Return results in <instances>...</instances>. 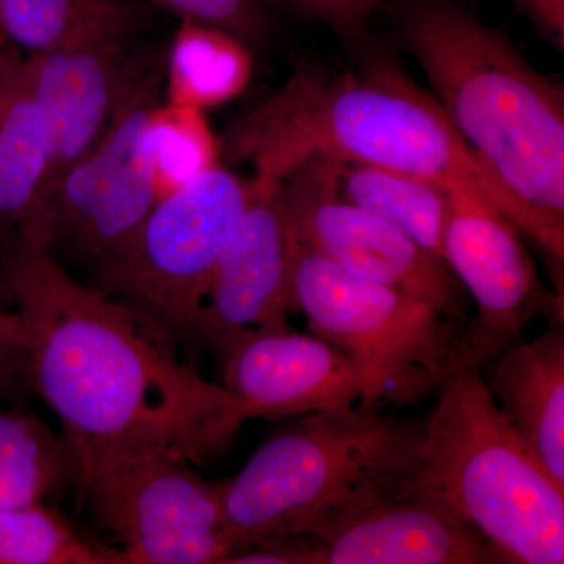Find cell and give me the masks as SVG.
<instances>
[{
    "label": "cell",
    "instance_id": "1",
    "mask_svg": "<svg viewBox=\"0 0 564 564\" xmlns=\"http://www.w3.org/2000/svg\"><path fill=\"white\" fill-rule=\"evenodd\" d=\"M0 281L28 329L33 392L57 415L79 477L148 455L204 466L248 421L231 391L182 361L173 333L74 280L40 232L0 245Z\"/></svg>",
    "mask_w": 564,
    "mask_h": 564
},
{
    "label": "cell",
    "instance_id": "2",
    "mask_svg": "<svg viewBox=\"0 0 564 564\" xmlns=\"http://www.w3.org/2000/svg\"><path fill=\"white\" fill-rule=\"evenodd\" d=\"M403 36L491 181L497 209L543 252L563 296V88L452 0H415Z\"/></svg>",
    "mask_w": 564,
    "mask_h": 564
},
{
    "label": "cell",
    "instance_id": "3",
    "mask_svg": "<svg viewBox=\"0 0 564 564\" xmlns=\"http://www.w3.org/2000/svg\"><path fill=\"white\" fill-rule=\"evenodd\" d=\"M220 144L226 161L251 166L262 182H281L303 163L326 159L480 192L497 207L491 181L436 96L388 61L359 73L303 66L237 118Z\"/></svg>",
    "mask_w": 564,
    "mask_h": 564
},
{
    "label": "cell",
    "instance_id": "4",
    "mask_svg": "<svg viewBox=\"0 0 564 564\" xmlns=\"http://www.w3.org/2000/svg\"><path fill=\"white\" fill-rule=\"evenodd\" d=\"M422 430L361 403L289 419L220 481L226 560L304 536L361 494L413 473Z\"/></svg>",
    "mask_w": 564,
    "mask_h": 564
},
{
    "label": "cell",
    "instance_id": "5",
    "mask_svg": "<svg viewBox=\"0 0 564 564\" xmlns=\"http://www.w3.org/2000/svg\"><path fill=\"white\" fill-rule=\"evenodd\" d=\"M423 422L417 480L503 563H564V488L514 433L481 369L462 364Z\"/></svg>",
    "mask_w": 564,
    "mask_h": 564
},
{
    "label": "cell",
    "instance_id": "6",
    "mask_svg": "<svg viewBox=\"0 0 564 564\" xmlns=\"http://www.w3.org/2000/svg\"><path fill=\"white\" fill-rule=\"evenodd\" d=\"M293 303L315 336L364 380V406H406L440 391L463 364L459 325L417 296L352 276L295 243Z\"/></svg>",
    "mask_w": 564,
    "mask_h": 564
},
{
    "label": "cell",
    "instance_id": "7",
    "mask_svg": "<svg viewBox=\"0 0 564 564\" xmlns=\"http://www.w3.org/2000/svg\"><path fill=\"white\" fill-rule=\"evenodd\" d=\"M252 196L221 165L155 203L132 236L93 265L90 285L193 340L207 289Z\"/></svg>",
    "mask_w": 564,
    "mask_h": 564
},
{
    "label": "cell",
    "instance_id": "8",
    "mask_svg": "<svg viewBox=\"0 0 564 564\" xmlns=\"http://www.w3.org/2000/svg\"><path fill=\"white\" fill-rule=\"evenodd\" d=\"M77 485L129 564H214L229 555L220 484L180 456L98 464Z\"/></svg>",
    "mask_w": 564,
    "mask_h": 564
},
{
    "label": "cell",
    "instance_id": "9",
    "mask_svg": "<svg viewBox=\"0 0 564 564\" xmlns=\"http://www.w3.org/2000/svg\"><path fill=\"white\" fill-rule=\"evenodd\" d=\"M280 199L295 243L366 281L432 304L466 326V291L443 258L423 250L377 215L337 193L334 162L315 159L280 182Z\"/></svg>",
    "mask_w": 564,
    "mask_h": 564
},
{
    "label": "cell",
    "instance_id": "10",
    "mask_svg": "<svg viewBox=\"0 0 564 564\" xmlns=\"http://www.w3.org/2000/svg\"><path fill=\"white\" fill-rule=\"evenodd\" d=\"M443 259L477 307L463 332L467 366L494 361L538 318H564L563 296L545 288L521 234L484 193L452 191Z\"/></svg>",
    "mask_w": 564,
    "mask_h": 564
},
{
    "label": "cell",
    "instance_id": "11",
    "mask_svg": "<svg viewBox=\"0 0 564 564\" xmlns=\"http://www.w3.org/2000/svg\"><path fill=\"white\" fill-rule=\"evenodd\" d=\"M159 93L122 111L101 143L51 185L33 229L90 259L93 265L120 248L158 203L150 154V117Z\"/></svg>",
    "mask_w": 564,
    "mask_h": 564
},
{
    "label": "cell",
    "instance_id": "12",
    "mask_svg": "<svg viewBox=\"0 0 564 564\" xmlns=\"http://www.w3.org/2000/svg\"><path fill=\"white\" fill-rule=\"evenodd\" d=\"M291 540L300 564L503 563L469 522L423 488L415 470L375 486Z\"/></svg>",
    "mask_w": 564,
    "mask_h": 564
},
{
    "label": "cell",
    "instance_id": "13",
    "mask_svg": "<svg viewBox=\"0 0 564 564\" xmlns=\"http://www.w3.org/2000/svg\"><path fill=\"white\" fill-rule=\"evenodd\" d=\"M25 62L50 148L51 187L101 143L122 111L161 91L166 54L141 50L132 36L25 55Z\"/></svg>",
    "mask_w": 564,
    "mask_h": 564
},
{
    "label": "cell",
    "instance_id": "14",
    "mask_svg": "<svg viewBox=\"0 0 564 564\" xmlns=\"http://www.w3.org/2000/svg\"><path fill=\"white\" fill-rule=\"evenodd\" d=\"M251 181L250 203L221 252L193 336L218 355L247 334L289 328L295 311V240L280 182Z\"/></svg>",
    "mask_w": 564,
    "mask_h": 564
},
{
    "label": "cell",
    "instance_id": "15",
    "mask_svg": "<svg viewBox=\"0 0 564 564\" xmlns=\"http://www.w3.org/2000/svg\"><path fill=\"white\" fill-rule=\"evenodd\" d=\"M223 386L250 419L289 421L361 402L355 362L315 334L284 329L240 337L220 352Z\"/></svg>",
    "mask_w": 564,
    "mask_h": 564
},
{
    "label": "cell",
    "instance_id": "16",
    "mask_svg": "<svg viewBox=\"0 0 564 564\" xmlns=\"http://www.w3.org/2000/svg\"><path fill=\"white\" fill-rule=\"evenodd\" d=\"M486 388L534 458L564 488V318L497 356ZM494 359V361H496Z\"/></svg>",
    "mask_w": 564,
    "mask_h": 564
},
{
    "label": "cell",
    "instance_id": "17",
    "mask_svg": "<svg viewBox=\"0 0 564 564\" xmlns=\"http://www.w3.org/2000/svg\"><path fill=\"white\" fill-rule=\"evenodd\" d=\"M50 176V148L25 54L7 43L0 50V245L35 220Z\"/></svg>",
    "mask_w": 564,
    "mask_h": 564
},
{
    "label": "cell",
    "instance_id": "18",
    "mask_svg": "<svg viewBox=\"0 0 564 564\" xmlns=\"http://www.w3.org/2000/svg\"><path fill=\"white\" fill-rule=\"evenodd\" d=\"M143 10L129 0H0V33L25 55L132 39Z\"/></svg>",
    "mask_w": 564,
    "mask_h": 564
},
{
    "label": "cell",
    "instance_id": "19",
    "mask_svg": "<svg viewBox=\"0 0 564 564\" xmlns=\"http://www.w3.org/2000/svg\"><path fill=\"white\" fill-rule=\"evenodd\" d=\"M334 177L345 202L377 215L423 250L443 258L452 193L447 187L415 174L362 163L334 162Z\"/></svg>",
    "mask_w": 564,
    "mask_h": 564
},
{
    "label": "cell",
    "instance_id": "20",
    "mask_svg": "<svg viewBox=\"0 0 564 564\" xmlns=\"http://www.w3.org/2000/svg\"><path fill=\"white\" fill-rule=\"evenodd\" d=\"M252 76L251 47L232 33L181 20L166 52L165 102L206 110L236 99Z\"/></svg>",
    "mask_w": 564,
    "mask_h": 564
},
{
    "label": "cell",
    "instance_id": "21",
    "mask_svg": "<svg viewBox=\"0 0 564 564\" xmlns=\"http://www.w3.org/2000/svg\"><path fill=\"white\" fill-rule=\"evenodd\" d=\"M77 477V458L63 433L24 411H0V508L43 502Z\"/></svg>",
    "mask_w": 564,
    "mask_h": 564
},
{
    "label": "cell",
    "instance_id": "22",
    "mask_svg": "<svg viewBox=\"0 0 564 564\" xmlns=\"http://www.w3.org/2000/svg\"><path fill=\"white\" fill-rule=\"evenodd\" d=\"M0 564H129L120 549L80 532L46 500L0 508Z\"/></svg>",
    "mask_w": 564,
    "mask_h": 564
},
{
    "label": "cell",
    "instance_id": "23",
    "mask_svg": "<svg viewBox=\"0 0 564 564\" xmlns=\"http://www.w3.org/2000/svg\"><path fill=\"white\" fill-rule=\"evenodd\" d=\"M150 154L158 202L220 165V140L204 110L155 104L150 117Z\"/></svg>",
    "mask_w": 564,
    "mask_h": 564
},
{
    "label": "cell",
    "instance_id": "24",
    "mask_svg": "<svg viewBox=\"0 0 564 564\" xmlns=\"http://www.w3.org/2000/svg\"><path fill=\"white\" fill-rule=\"evenodd\" d=\"M150 2L172 11L180 20L214 25L232 33L250 47L265 46L272 36V22L261 0H129Z\"/></svg>",
    "mask_w": 564,
    "mask_h": 564
},
{
    "label": "cell",
    "instance_id": "25",
    "mask_svg": "<svg viewBox=\"0 0 564 564\" xmlns=\"http://www.w3.org/2000/svg\"><path fill=\"white\" fill-rule=\"evenodd\" d=\"M9 292L0 281V399L25 403L33 395L29 334L17 310H10Z\"/></svg>",
    "mask_w": 564,
    "mask_h": 564
},
{
    "label": "cell",
    "instance_id": "26",
    "mask_svg": "<svg viewBox=\"0 0 564 564\" xmlns=\"http://www.w3.org/2000/svg\"><path fill=\"white\" fill-rule=\"evenodd\" d=\"M310 20L323 22L345 40L366 35L373 14L386 0H278Z\"/></svg>",
    "mask_w": 564,
    "mask_h": 564
},
{
    "label": "cell",
    "instance_id": "27",
    "mask_svg": "<svg viewBox=\"0 0 564 564\" xmlns=\"http://www.w3.org/2000/svg\"><path fill=\"white\" fill-rule=\"evenodd\" d=\"M533 24L560 51L564 46V0H514Z\"/></svg>",
    "mask_w": 564,
    "mask_h": 564
},
{
    "label": "cell",
    "instance_id": "28",
    "mask_svg": "<svg viewBox=\"0 0 564 564\" xmlns=\"http://www.w3.org/2000/svg\"><path fill=\"white\" fill-rule=\"evenodd\" d=\"M6 44H7L6 39H3L2 35H0V50H2V47L6 46Z\"/></svg>",
    "mask_w": 564,
    "mask_h": 564
},
{
    "label": "cell",
    "instance_id": "29",
    "mask_svg": "<svg viewBox=\"0 0 564 564\" xmlns=\"http://www.w3.org/2000/svg\"><path fill=\"white\" fill-rule=\"evenodd\" d=\"M0 35H2V33H0Z\"/></svg>",
    "mask_w": 564,
    "mask_h": 564
}]
</instances>
